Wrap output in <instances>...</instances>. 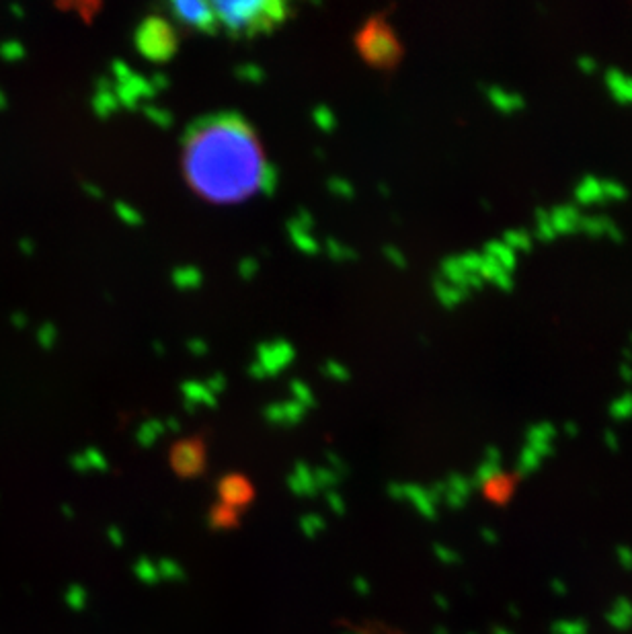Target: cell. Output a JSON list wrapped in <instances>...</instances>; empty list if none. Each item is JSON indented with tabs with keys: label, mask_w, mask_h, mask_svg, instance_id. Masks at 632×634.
Instances as JSON below:
<instances>
[{
	"label": "cell",
	"mask_w": 632,
	"mask_h": 634,
	"mask_svg": "<svg viewBox=\"0 0 632 634\" xmlns=\"http://www.w3.org/2000/svg\"><path fill=\"white\" fill-rule=\"evenodd\" d=\"M136 48L144 58L152 62H167L177 52L179 39L172 25L163 17H148L136 31Z\"/></svg>",
	"instance_id": "4"
},
{
	"label": "cell",
	"mask_w": 632,
	"mask_h": 634,
	"mask_svg": "<svg viewBox=\"0 0 632 634\" xmlns=\"http://www.w3.org/2000/svg\"><path fill=\"white\" fill-rule=\"evenodd\" d=\"M620 378L624 380V382H632V365L631 363H624L622 361V365H620Z\"/></svg>",
	"instance_id": "18"
},
{
	"label": "cell",
	"mask_w": 632,
	"mask_h": 634,
	"mask_svg": "<svg viewBox=\"0 0 632 634\" xmlns=\"http://www.w3.org/2000/svg\"><path fill=\"white\" fill-rule=\"evenodd\" d=\"M577 232H585L587 236H608L614 242H622L624 234L622 230L604 216H581Z\"/></svg>",
	"instance_id": "6"
},
{
	"label": "cell",
	"mask_w": 632,
	"mask_h": 634,
	"mask_svg": "<svg viewBox=\"0 0 632 634\" xmlns=\"http://www.w3.org/2000/svg\"><path fill=\"white\" fill-rule=\"evenodd\" d=\"M482 255H489V257H493L505 271H514L516 269V251H512L503 240H495V242H489L487 246H485V253Z\"/></svg>",
	"instance_id": "11"
},
{
	"label": "cell",
	"mask_w": 632,
	"mask_h": 634,
	"mask_svg": "<svg viewBox=\"0 0 632 634\" xmlns=\"http://www.w3.org/2000/svg\"><path fill=\"white\" fill-rule=\"evenodd\" d=\"M534 236L538 240H544V242H550L557 238V232L550 224V214L544 212V210H536V232Z\"/></svg>",
	"instance_id": "12"
},
{
	"label": "cell",
	"mask_w": 632,
	"mask_h": 634,
	"mask_svg": "<svg viewBox=\"0 0 632 634\" xmlns=\"http://www.w3.org/2000/svg\"><path fill=\"white\" fill-rule=\"evenodd\" d=\"M577 68L583 74H593L597 70V60L591 58V56H581V58H577Z\"/></svg>",
	"instance_id": "17"
},
{
	"label": "cell",
	"mask_w": 632,
	"mask_h": 634,
	"mask_svg": "<svg viewBox=\"0 0 632 634\" xmlns=\"http://www.w3.org/2000/svg\"><path fill=\"white\" fill-rule=\"evenodd\" d=\"M610 415L614 419H626L632 415V395H624L610 404Z\"/></svg>",
	"instance_id": "15"
},
{
	"label": "cell",
	"mask_w": 632,
	"mask_h": 634,
	"mask_svg": "<svg viewBox=\"0 0 632 634\" xmlns=\"http://www.w3.org/2000/svg\"><path fill=\"white\" fill-rule=\"evenodd\" d=\"M629 339H631V347H632V335H631V337H629Z\"/></svg>",
	"instance_id": "19"
},
{
	"label": "cell",
	"mask_w": 632,
	"mask_h": 634,
	"mask_svg": "<svg viewBox=\"0 0 632 634\" xmlns=\"http://www.w3.org/2000/svg\"><path fill=\"white\" fill-rule=\"evenodd\" d=\"M548 214H550V224H552V228L557 232V236L559 234H573V232H577L579 220H581V214H579L577 206L565 203V206L554 208Z\"/></svg>",
	"instance_id": "8"
},
{
	"label": "cell",
	"mask_w": 632,
	"mask_h": 634,
	"mask_svg": "<svg viewBox=\"0 0 632 634\" xmlns=\"http://www.w3.org/2000/svg\"><path fill=\"white\" fill-rule=\"evenodd\" d=\"M575 201L579 206H591V203H606L604 191H602V181L595 176H585L579 181L575 187Z\"/></svg>",
	"instance_id": "10"
},
{
	"label": "cell",
	"mask_w": 632,
	"mask_h": 634,
	"mask_svg": "<svg viewBox=\"0 0 632 634\" xmlns=\"http://www.w3.org/2000/svg\"><path fill=\"white\" fill-rule=\"evenodd\" d=\"M458 263L466 273H478V271H480V265H482V255H478V253H474V251H472V253H466V255L458 257Z\"/></svg>",
	"instance_id": "16"
},
{
	"label": "cell",
	"mask_w": 632,
	"mask_h": 634,
	"mask_svg": "<svg viewBox=\"0 0 632 634\" xmlns=\"http://www.w3.org/2000/svg\"><path fill=\"white\" fill-rule=\"evenodd\" d=\"M602 191L606 201H622L626 199V189L618 183V181H602Z\"/></svg>",
	"instance_id": "14"
},
{
	"label": "cell",
	"mask_w": 632,
	"mask_h": 634,
	"mask_svg": "<svg viewBox=\"0 0 632 634\" xmlns=\"http://www.w3.org/2000/svg\"><path fill=\"white\" fill-rule=\"evenodd\" d=\"M487 99H489V103H491L497 111H501V114H505V116H512V114L521 111V109L525 107V101H523L521 95L509 93V91H505V89L499 87V84H493V87L487 89Z\"/></svg>",
	"instance_id": "7"
},
{
	"label": "cell",
	"mask_w": 632,
	"mask_h": 634,
	"mask_svg": "<svg viewBox=\"0 0 632 634\" xmlns=\"http://www.w3.org/2000/svg\"><path fill=\"white\" fill-rule=\"evenodd\" d=\"M512 251H530L532 248V236L525 230H507L501 238Z\"/></svg>",
	"instance_id": "13"
},
{
	"label": "cell",
	"mask_w": 632,
	"mask_h": 634,
	"mask_svg": "<svg viewBox=\"0 0 632 634\" xmlns=\"http://www.w3.org/2000/svg\"><path fill=\"white\" fill-rule=\"evenodd\" d=\"M183 173L191 189L216 203L255 195L269 183L261 142L238 116L199 119L183 146Z\"/></svg>",
	"instance_id": "1"
},
{
	"label": "cell",
	"mask_w": 632,
	"mask_h": 634,
	"mask_svg": "<svg viewBox=\"0 0 632 634\" xmlns=\"http://www.w3.org/2000/svg\"><path fill=\"white\" fill-rule=\"evenodd\" d=\"M220 29L232 37H255L269 33L286 21L289 6L280 0H249V2H212Z\"/></svg>",
	"instance_id": "2"
},
{
	"label": "cell",
	"mask_w": 632,
	"mask_h": 634,
	"mask_svg": "<svg viewBox=\"0 0 632 634\" xmlns=\"http://www.w3.org/2000/svg\"><path fill=\"white\" fill-rule=\"evenodd\" d=\"M606 87L618 103H632V78L618 68L606 70Z\"/></svg>",
	"instance_id": "9"
},
{
	"label": "cell",
	"mask_w": 632,
	"mask_h": 634,
	"mask_svg": "<svg viewBox=\"0 0 632 634\" xmlns=\"http://www.w3.org/2000/svg\"><path fill=\"white\" fill-rule=\"evenodd\" d=\"M171 15L187 29H195L199 33H218L220 25L214 12L212 2H187L179 0L169 4Z\"/></svg>",
	"instance_id": "5"
},
{
	"label": "cell",
	"mask_w": 632,
	"mask_h": 634,
	"mask_svg": "<svg viewBox=\"0 0 632 634\" xmlns=\"http://www.w3.org/2000/svg\"><path fill=\"white\" fill-rule=\"evenodd\" d=\"M355 48L363 62L374 68H392L402 56L401 42L384 17H372L361 25L355 35Z\"/></svg>",
	"instance_id": "3"
}]
</instances>
